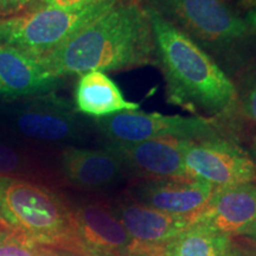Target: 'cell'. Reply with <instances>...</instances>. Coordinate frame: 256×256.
<instances>
[{
  "instance_id": "cell-1",
  "label": "cell",
  "mask_w": 256,
  "mask_h": 256,
  "mask_svg": "<svg viewBox=\"0 0 256 256\" xmlns=\"http://www.w3.org/2000/svg\"><path fill=\"white\" fill-rule=\"evenodd\" d=\"M51 75L122 72L154 63L151 22L140 0H128L95 19L40 60Z\"/></svg>"
},
{
  "instance_id": "cell-2",
  "label": "cell",
  "mask_w": 256,
  "mask_h": 256,
  "mask_svg": "<svg viewBox=\"0 0 256 256\" xmlns=\"http://www.w3.org/2000/svg\"><path fill=\"white\" fill-rule=\"evenodd\" d=\"M145 10L152 26L154 64L164 78L168 104L194 116L210 120L229 116L238 102L235 83L188 34L152 10Z\"/></svg>"
},
{
  "instance_id": "cell-3",
  "label": "cell",
  "mask_w": 256,
  "mask_h": 256,
  "mask_svg": "<svg viewBox=\"0 0 256 256\" xmlns=\"http://www.w3.org/2000/svg\"><path fill=\"white\" fill-rule=\"evenodd\" d=\"M0 224L28 244L74 252L70 206L34 180L0 176Z\"/></svg>"
},
{
  "instance_id": "cell-4",
  "label": "cell",
  "mask_w": 256,
  "mask_h": 256,
  "mask_svg": "<svg viewBox=\"0 0 256 256\" xmlns=\"http://www.w3.org/2000/svg\"><path fill=\"white\" fill-rule=\"evenodd\" d=\"M206 50L220 68L234 69L243 58L250 26L226 0H140ZM224 70V69H223Z\"/></svg>"
},
{
  "instance_id": "cell-5",
  "label": "cell",
  "mask_w": 256,
  "mask_h": 256,
  "mask_svg": "<svg viewBox=\"0 0 256 256\" xmlns=\"http://www.w3.org/2000/svg\"><path fill=\"white\" fill-rule=\"evenodd\" d=\"M124 2L128 0H90L69 8L34 6L0 18V43L40 60Z\"/></svg>"
},
{
  "instance_id": "cell-6",
  "label": "cell",
  "mask_w": 256,
  "mask_h": 256,
  "mask_svg": "<svg viewBox=\"0 0 256 256\" xmlns=\"http://www.w3.org/2000/svg\"><path fill=\"white\" fill-rule=\"evenodd\" d=\"M0 130L23 142L82 144L88 126L68 100L49 94L28 98H0Z\"/></svg>"
},
{
  "instance_id": "cell-7",
  "label": "cell",
  "mask_w": 256,
  "mask_h": 256,
  "mask_svg": "<svg viewBox=\"0 0 256 256\" xmlns=\"http://www.w3.org/2000/svg\"><path fill=\"white\" fill-rule=\"evenodd\" d=\"M96 132L104 142H140L156 139L188 142L224 138L215 120L200 116L164 115L142 112H122L96 119Z\"/></svg>"
},
{
  "instance_id": "cell-8",
  "label": "cell",
  "mask_w": 256,
  "mask_h": 256,
  "mask_svg": "<svg viewBox=\"0 0 256 256\" xmlns=\"http://www.w3.org/2000/svg\"><path fill=\"white\" fill-rule=\"evenodd\" d=\"M183 154L190 178L206 182L216 188L256 180L255 162L241 147L226 138L185 140Z\"/></svg>"
},
{
  "instance_id": "cell-9",
  "label": "cell",
  "mask_w": 256,
  "mask_h": 256,
  "mask_svg": "<svg viewBox=\"0 0 256 256\" xmlns=\"http://www.w3.org/2000/svg\"><path fill=\"white\" fill-rule=\"evenodd\" d=\"M74 252L81 256H130L136 243L110 206L81 202L70 206Z\"/></svg>"
},
{
  "instance_id": "cell-10",
  "label": "cell",
  "mask_w": 256,
  "mask_h": 256,
  "mask_svg": "<svg viewBox=\"0 0 256 256\" xmlns=\"http://www.w3.org/2000/svg\"><path fill=\"white\" fill-rule=\"evenodd\" d=\"M185 140L156 139L140 142H104L119 159L127 174L146 179L190 178L184 162ZM192 179V178H191Z\"/></svg>"
},
{
  "instance_id": "cell-11",
  "label": "cell",
  "mask_w": 256,
  "mask_h": 256,
  "mask_svg": "<svg viewBox=\"0 0 256 256\" xmlns=\"http://www.w3.org/2000/svg\"><path fill=\"white\" fill-rule=\"evenodd\" d=\"M215 190L198 179H146L130 188V198L170 215L194 218Z\"/></svg>"
},
{
  "instance_id": "cell-12",
  "label": "cell",
  "mask_w": 256,
  "mask_h": 256,
  "mask_svg": "<svg viewBox=\"0 0 256 256\" xmlns=\"http://www.w3.org/2000/svg\"><path fill=\"white\" fill-rule=\"evenodd\" d=\"M110 209L136 244L134 250L140 249L150 252L162 247L188 228L194 220L191 217L162 212L132 198L118 200Z\"/></svg>"
},
{
  "instance_id": "cell-13",
  "label": "cell",
  "mask_w": 256,
  "mask_h": 256,
  "mask_svg": "<svg viewBox=\"0 0 256 256\" xmlns=\"http://www.w3.org/2000/svg\"><path fill=\"white\" fill-rule=\"evenodd\" d=\"M60 168L74 186L98 191L118 185L126 178L119 159L107 150L64 146L60 153Z\"/></svg>"
},
{
  "instance_id": "cell-14",
  "label": "cell",
  "mask_w": 256,
  "mask_h": 256,
  "mask_svg": "<svg viewBox=\"0 0 256 256\" xmlns=\"http://www.w3.org/2000/svg\"><path fill=\"white\" fill-rule=\"evenodd\" d=\"M63 78L51 75L40 60L0 43V98H18L55 92Z\"/></svg>"
},
{
  "instance_id": "cell-15",
  "label": "cell",
  "mask_w": 256,
  "mask_h": 256,
  "mask_svg": "<svg viewBox=\"0 0 256 256\" xmlns=\"http://www.w3.org/2000/svg\"><path fill=\"white\" fill-rule=\"evenodd\" d=\"M256 220V186L252 183L220 188L192 223L203 224L224 235H236Z\"/></svg>"
},
{
  "instance_id": "cell-16",
  "label": "cell",
  "mask_w": 256,
  "mask_h": 256,
  "mask_svg": "<svg viewBox=\"0 0 256 256\" xmlns=\"http://www.w3.org/2000/svg\"><path fill=\"white\" fill-rule=\"evenodd\" d=\"M74 98L78 113L95 119L140 108L139 104L124 98L121 89L107 74L98 70L80 75Z\"/></svg>"
},
{
  "instance_id": "cell-17",
  "label": "cell",
  "mask_w": 256,
  "mask_h": 256,
  "mask_svg": "<svg viewBox=\"0 0 256 256\" xmlns=\"http://www.w3.org/2000/svg\"><path fill=\"white\" fill-rule=\"evenodd\" d=\"M148 252L156 256H232V242L228 235L192 223L162 247Z\"/></svg>"
},
{
  "instance_id": "cell-18",
  "label": "cell",
  "mask_w": 256,
  "mask_h": 256,
  "mask_svg": "<svg viewBox=\"0 0 256 256\" xmlns=\"http://www.w3.org/2000/svg\"><path fill=\"white\" fill-rule=\"evenodd\" d=\"M34 159L23 140L0 130V176L31 180Z\"/></svg>"
},
{
  "instance_id": "cell-19",
  "label": "cell",
  "mask_w": 256,
  "mask_h": 256,
  "mask_svg": "<svg viewBox=\"0 0 256 256\" xmlns=\"http://www.w3.org/2000/svg\"><path fill=\"white\" fill-rule=\"evenodd\" d=\"M44 248L25 243L8 229H0V256H42Z\"/></svg>"
},
{
  "instance_id": "cell-20",
  "label": "cell",
  "mask_w": 256,
  "mask_h": 256,
  "mask_svg": "<svg viewBox=\"0 0 256 256\" xmlns=\"http://www.w3.org/2000/svg\"><path fill=\"white\" fill-rule=\"evenodd\" d=\"M236 92L243 113L256 124V69L244 76Z\"/></svg>"
},
{
  "instance_id": "cell-21",
  "label": "cell",
  "mask_w": 256,
  "mask_h": 256,
  "mask_svg": "<svg viewBox=\"0 0 256 256\" xmlns=\"http://www.w3.org/2000/svg\"><path fill=\"white\" fill-rule=\"evenodd\" d=\"M38 0H0V18L11 17L28 11L37 5Z\"/></svg>"
},
{
  "instance_id": "cell-22",
  "label": "cell",
  "mask_w": 256,
  "mask_h": 256,
  "mask_svg": "<svg viewBox=\"0 0 256 256\" xmlns=\"http://www.w3.org/2000/svg\"><path fill=\"white\" fill-rule=\"evenodd\" d=\"M90 0H38L36 6H51V8H69V6L81 5Z\"/></svg>"
},
{
  "instance_id": "cell-23",
  "label": "cell",
  "mask_w": 256,
  "mask_h": 256,
  "mask_svg": "<svg viewBox=\"0 0 256 256\" xmlns=\"http://www.w3.org/2000/svg\"><path fill=\"white\" fill-rule=\"evenodd\" d=\"M235 236H241L243 238L250 240V241H252L256 244V220L252 222L250 224H248L246 228L240 230Z\"/></svg>"
},
{
  "instance_id": "cell-24",
  "label": "cell",
  "mask_w": 256,
  "mask_h": 256,
  "mask_svg": "<svg viewBox=\"0 0 256 256\" xmlns=\"http://www.w3.org/2000/svg\"><path fill=\"white\" fill-rule=\"evenodd\" d=\"M232 256H256V248L255 247H240V246L232 244Z\"/></svg>"
},
{
  "instance_id": "cell-25",
  "label": "cell",
  "mask_w": 256,
  "mask_h": 256,
  "mask_svg": "<svg viewBox=\"0 0 256 256\" xmlns=\"http://www.w3.org/2000/svg\"><path fill=\"white\" fill-rule=\"evenodd\" d=\"M246 22H247L249 26L256 30V8H252L250 11H249V14L247 16V20Z\"/></svg>"
},
{
  "instance_id": "cell-26",
  "label": "cell",
  "mask_w": 256,
  "mask_h": 256,
  "mask_svg": "<svg viewBox=\"0 0 256 256\" xmlns=\"http://www.w3.org/2000/svg\"><path fill=\"white\" fill-rule=\"evenodd\" d=\"M130 256H156V255H153V254H151V252H148L140 250V249H136V250H134Z\"/></svg>"
},
{
  "instance_id": "cell-27",
  "label": "cell",
  "mask_w": 256,
  "mask_h": 256,
  "mask_svg": "<svg viewBox=\"0 0 256 256\" xmlns=\"http://www.w3.org/2000/svg\"><path fill=\"white\" fill-rule=\"evenodd\" d=\"M242 4L246 6V8H256V0H242Z\"/></svg>"
},
{
  "instance_id": "cell-28",
  "label": "cell",
  "mask_w": 256,
  "mask_h": 256,
  "mask_svg": "<svg viewBox=\"0 0 256 256\" xmlns=\"http://www.w3.org/2000/svg\"><path fill=\"white\" fill-rule=\"evenodd\" d=\"M42 256H60V255H57V254H55V252H51L49 250H46V249H44Z\"/></svg>"
}]
</instances>
